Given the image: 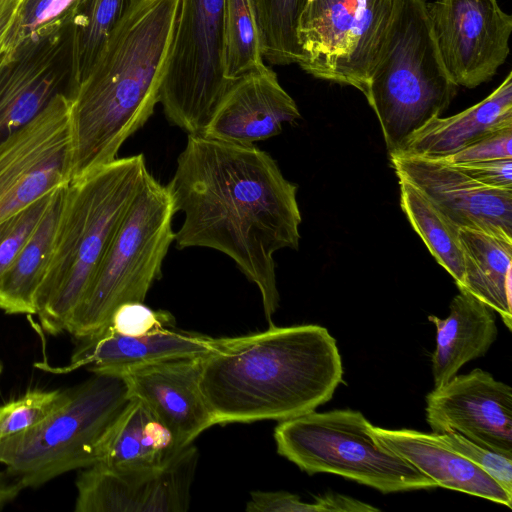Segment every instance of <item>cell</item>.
<instances>
[{
  "instance_id": "44dd1931",
  "label": "cell",
  "mask_w": 512,
  "mask_h": 512,
  "mask_svg": "<svg viewBox=\"0 0 512 512\" xmlns=\"http://www.w3.org/2000/svg\"><path fill=\"white\" fill-rule=\"evenodd\" d=\"M506 127H512L511 72L486 98L456 115L434 118L390 155L441 159Z\"/></svg>"
},
{
  "instance_id": "277c9868",
  "label": "cell",
  "mask_w": 512,
  "mask_h": 512,
  "mask_svg": "<svg viewBox=\"0 0 512 512\" xmlns=\"http://www.w3.org/2000/svg\"><path fill=\"white\" fill-rule=\"evenodd\" d=\"M148 172L140 153L116 158L66 185L51 257L35 301L47 333L66 331Z\"/></svg>"
},
{
  "instance_id": "7c38bea8",
  "label": "cell",
  "mask_w": 512,
  "mask_h": 512,
  "mask_svg": "<svg viewBox=\"0 0 512 512\" xmlns=\"http://www.w3.org/2000/svg\"><path fill=\"white\" fill-rule=\"evenodd\" d=\"M436 44L455 84L468 89L490 81L505 63L512 16L498 0L427 2Z\"/></svg>"
},
{
  "instance_id": "d4e9b609",
  "label": "cell",
  "mask_w": 512,
  "mask_h": 512,
  "mask_svg": "<svg viewBox=\"0 0 512 512\" xmlns=\"http://www.w3.org/2000/svg\"><path fill=\"white\" fill-rule=\"evenodd\" d=\"M66 185L57 190L45 215L0 280V309L7 314L36 315V295L51 257Z\"/></svg>"
},
{
  "instance_id": "83f0119b",
  "label": "cell",
  "mask_w": 512,
  "mask_h": 512,
  "mask_svg": "<svg viewBox=\"0 0 512 512\" xmlns=\"http://www.w3.org/2000/svg\"><path fill=\"white\" fill-rule=\"evenodd\" d=\"M263 59L273 65L300 64L297 26L305 0H251Z\"/></svg>"
},
{
  "instance_id": "ba28073f",
  "label": "cell",
  "mask_w": 512,
  "mask_h": 512,
  "mask_svg": "<svg viewBox=\"0 0 512 512\" xmlns=\"http://www.w3.org/2000/svg\"><path fill=\"white\" fill-rule=\"evenodd\" d=\"M371 425L356 410H314L279 421L274 439L278 454L309 475H340L384 494L438 487L376 439Z\"/></svg>"
},
{
  "instance_id": "f35d334b",
  "label": "cell",
  "mask_w": 512,
  "mask_h": 512,
  "mask_svg": "<svg viewBox=\"0 0 512 512\" xmlns=\"http://www.w3.org/2000/svg\"><path fill=\"white\" fill-rule=\"evenodd\" d=\"M23 486L6 471L0 472V509L14 500Z\"/></svg>"
},
{
  "instance_id": "4316f807",
  "label": "cell",
  "mask_w": 512,
  "mask_h": 512,
  "mask_svg": "<svg viewBox=\"0 0 512 512\" xmlns=\"http://www.w3.org/2000/svg\"><path fill=\"white\" fill-rule=\"evenodd\" d=\"M399 187L400 205L413 229L457 287H461L464 264L460 229L409 182L399 179Z\"/></svg>"
},
{
  "instance_id": "8fae6325",
  "label": "cell",
  "mask_w": 512,
  "mask_h": 512,
  "mask_svg": "<svg viewBox=\"0 0 512 512\" xmlns=\"http://www.w3.org/2000/svg\"><path fill=\"white\" fill-rule=\"evenodd\" d=\"M70 104L58 94L0 141V223L71 181Z\"/></svg>"
},
{
  "instance_id": "cb8c5ba5",
  "label": "cell",
  "mask_w": 512,
  "mask_h": 512,
  "mask_svg": "<svg viewBox=\"0 0 512 512\" xmlns=\"http://www.w3.org/2000/svg\"><path fill=\"white\" fill-rule=\"evenodd\" d=\"M76 512H166L161 470L126 475L99 463L80 469L76 479Z\"/></svg>"
},
{
  "instance_id": "9c48e42d",
  "label": "cell",
  "mask_w": 512,
  "mask_h": 512,
  "mask_svg": "<svg viewBox=\"0 0 512 512\" xmlns=\"http://www.w3.org/2000/svg\"><path fill=\"white\" fill-rule=\"evenodd\" d=\"M223 57L224 0H180L158 103L188 135L203 133L232 85Z\"/></svg>"
},
{
  "instance_id": "3957f363",
  "label": "cell",
  "mask_w": 512,
  "mask_h": 512,
  "mask_svg": "<svg viewBox=\"0 0 512 512\" xmlns=\"http://www.w3.org/2000/svg\"><path fill=\"white\" fill-rule=\"evenodd\" d=\"M180 0H141L70 98L71 180L118 158L153 114Z\"/></svg>"
},
{
  "instance_id": "603a6c76",
  "label": "cell",
  "mask_w": 512,
  "mask_h": 512,
  "mask_svg": "<svg viewBox=\"0 0 512 512\" xmlns=\"http://www.w3.org/2000/svg\"><path fill=\"white\" fill-rule=\"evenodd\" d=\"M464 275L462 286L483 301L512 328V240L460 229Z\"/></svg>"
},
{
  "instance_id": "6da1fadb",
  "label": "cell",
  "mask_w": 512,
  "mask_h": 512,
  "mask_svg": "<svg viewBox=\"0 0 512 512\" xmlns=\"http://www.w3.org/2000/svg\"><path fill=\"white\" fill-rule=\"evenodd\" d=\"M176 212L178 249L204 247L230 257L261 294L271 325L279 307L274 254L298 249L301 214L297 186L269 153L189 134L166 185Z\"/></svg>"
},
{
  "instance_id": "e575fe53",
  "label": "cell",
  "mask_w": 512,
  "mask_h": 512,
  "mask_svg": "<svg viewBox=\"0 0 512 512\" xmlns=\"http://www.w3.org/2000/svg\"><path fill=\"white\" fill-rule=\"evenodd\" d=\"M512 127L490 132L458 152L439 160L450 164L512 158Z\"/></svg>"
},
{
  "instance_id": "f546056e",
  "label": "cell",
  "mask_w": 512,
  "mask_h": 512,
  "mask_svg": "<svg viewBox=\"0 0 512 512\" xmlns=\"http://www.w3.org/2000/svg\"><path fill=\"white\" fill-rule=\"evenodd\" d=\"M83 0H24L8 41L7 56L69 31Z\"/></svg>"
},
{
  "instance_id": "4dcf8cb0",
  "label": "cell",
  "mask_w": 512,
  "mask_h": 512,
  "mask_svg": "<svg viewBox=\"0 0 512 512\" xmlns=\"http://www.w3.org/2000/svg\"><path fill=\"white\" fill-rule=\"evenodd\" d=\"M66 389L31 390L0 405V441L42 422L64 400Z\"/></svg>"
},
{
  "instance_id": "74e56055",
  "label": "cell",
  "mask_w": 512,
  "mask_h": 512,
  "mask_svg": "<svg viewBox=\"0 0 512 512\" xmlns=\"http://www.w3.org/2000/svg\"><path fill=\"white\" fill-rule=\"evenodd\" d=\"M24 0H0V62L8 52V41Z\"/></svg>"
},
{
  "instance_id": "2e32d148",
  "label": "cell",
  "mask_w": 512,
  "mask_h": 512,
  "mask_svg": "<svg viewBox=\"0 0 512 512\" xmlns=\"http://www.w3.org/2000/svg\"><path fill=\"white\" fill-rule=\"evenodd\" d=\"M203 356L174 358L116 373L127 381L131 396L150 409L182 448L215 425L200 386Z\"/></svg>"
},
{
  "instance_id": "836d02e7",
  "label": "cell",
  "mask_w": 512,
  "mask_h": 512,
  "mask_svg": "<svg viewBox=\"0 0 512 512\" xmlns=\"http://www.w3.org/2000/svg\"><path fill=\"white\" fill-rule=\"evenodd\" d=\"M171 327H175V319L170 312L153 310L143 302H128L115 309L105 328L121 335L139 336Z\"/></svg>"
},
{
  "instance_id": "d590c367",
  "label": "cell",
  "mask_w": 512,
  "mask_h": 512,
  "mask_svg": "<svg viewBox=\"0 0 512 512\" xmlns=\"http://www.w3.org/2000/svg\"><path fill=\"white\" fill-rule=\"evenodd\" d=\"M248 512H329L328 495L302 502L298 495L286 491H253L247 502Z\"/></svg>"
},
{
  "instance_id": "ab89813d",
  "label": "cell",
  "mask_w": 512,
  "mask_h": 512,
  "mask_svg": "<svg viewBox=\"0 0 512 512\" xmlns=\"http://www.w3.org/2000/svg\"><path fill=\"white\" fill-rule=\"evenodd\" d=\"M2 370H3V366H2V363H1V361H0V375H1V373H2Z\"/></svg>"
},
{
  "instance_id": "ac0fdd59",
  "label": "cell",
  "mask_w": 512,
  "mask_h": 512,
  "mask_svg": "<svg viewBox=\"0 0 512 512\" xmlns=\"http://www.w3.org/2000/svg\"><path fill=\"white\" fill-rule=\"evenodd\" d=\"M222 338L197 332L163 328L139 336H126L108 328L81 339L65 366L36 364L54 374H66L85 367L91 373L116 374L124 370L164 360L203 356L216 349Z\"/></svg>"
},
{
  "instance_id": "8d00e7d4",
  "label": "cell",
  "mask_w": 512,
  "mask_h": 512,
  "mask_svg": "<svg viewBox=\"0 0 512 512\" xmlns=\"http://www.w3.org/2000/svg\"><path fill=\"white\" fill-rule=\"evenodd\" d=\"M452 165L485 186L512 190V158Z\"/></svg>"
},
{
  "instance_id": "5bb4252c",
  "label": "cell",
  "mask_w": 512,
  "mask_h": 512,
  "mask_svg": "<svg viewBox=\"0 0 512 512\" xmlns=\"http://www.w3.org/2000/svg\"><path fill=\"white\" fill-rule=\"evenodd\" d=\"M398 177L417 188L459 229L512 240V190L485 186L439 159L390 155Z\"/></svg>"
},
{
  "instance_id": "30bf717a",
  "label": "cell",
  "mask_w": 512,
  "mask_h": 512,
  "mask_svg": "<svg viewBox=\"0 0 512 512\" xmlns=\"http://www.w3.org/2000/svg\"><path fill=\"white\" fill-rule=\"evenodd\" d=\"M400 1L305 0L297 26L299 66L365 96Z\"/></svg>"
},
{
  "instance_id": "9a60e30c",
  "label": "cell",
  "mask_w": 512,
  "mask_h": 512,
  "mask_svg": "<svg viewBox=\"0 0 512 512\" xmlns=\"http://www.w3.org/2000/svg\"><path fill=\"white\" fill-rule=\"evenodd\" d=\"M69 31L22 47L0 62V141L68 95Z\"/></svg>"
},
{
  "instance_id": "484cf974",
  "label": "cell",
  "mask_w": 512,
  "mask_h": 512,
  "mask_svg": "<svg viewBox=\"0 0 512 512\" xmlns=\"http://www.w3.org/2000/svg\"><path fill=\"white\" fill-rule=\"evenodd\" d=\"M141 0H83L69 29L68 97L85 79L113 31Z\"/></svg>"
},
{
  "instance_id": "8992f818",
  "label": "cell",
  "mask_w": 512,
  "mask_h": 512,
  "mask_svg": "<svg viewBox=\"0 0 512 512\" xmlns=\"http://www.w3.org/2000/svg\"><path fill=\"white\" fill-rule=\"evenodd\" d=\"M131 399L122 375L93 373L37 426L1 440L0 464L23 488L91 466Z\"/></svg>"
},
{
  "instance_id": "ffe728a7",
  "label": "cell",
  "mask_w": 512,
  "mask_h": 512,
  "mask_svg": "<svg viewBox=\"0 0 512 512\" xmlns=\"http://www.w3.org/2000/svg\"><path fill=\"white\" fill-rule=\"evenodd\" d=\"M183 449L150 409L132 397L104 440L96 463L120 474L149 475L165 468Z\"/></svg>"
},
{
  "instance_id": "5b68a950",
  "label": "cell",
  "mask_w": 512,
  "mask_h": 512,
  "mask_svg": "<svg viewBox=\"0 0 512 512\" xmlns=\"http://www.w3.org/2000/svg\"><path fill=\"white\" fill-rule=\"evenodd\" d=\"M457 91L440 56L427 2L401 0L365 95L389 155L440 117Z\"/></svg>"
},
{
  "instance_id": "7402d4cb",
  "label": "cell",
  "mask_w": 512,
  "mask_h": 512,
  "mask_svg": "<svg viewBox=\"0 0 512 512\" xmlns=\"http://www.w3.org/2000/svg\"><path fill=\"white\" fill-rule=\"evenodd\" d=\"M449 315L428 316L436 328L432 354L434 387L454 377L467 362L484 356L497 338L494 310L465 289L452 299Z\"/></svg>"
},
{
  "instance_id": "52a82bcc",
  "label": "cell",
  "mask_w": 512,
  "mask_h": 512,
  "mask_svg": "<svg viewBox=\"0 0 512 512\" xmlns=\"http://www.w3.org/2000/svg\"><path fill=\"white\" fill-rule=\"evenodd\" d=\"M176 213L167 186L150 172L117 226L98 269L66 331L81 340L102 331L115 309L144 302L162 275V264L175 240Z\"/></svg>"
},
{
  "instance_id": "1f68e13d",
  "label": "cell",
  "mask_w": 512,
  "mask_h": 512,
  "mask_svg": "<svg viewBox=\"0 0 512 512\" xmlns=\"http://www.w3.org/2000/svg\"><path fill=\"white\" fill-rule=\"evenodd\" d=\"M59 188L0 223V280L45 215Z\"/></svg>"
},
{
  "instance_id": "f1b7e54d",
  "label": "cell",
  "mask_w": 512,
  "mask_h": 512,
  "mask_svg": "<svg viewBox=\"0 0 512 512\" xmlns=\"http://www.w3.org/2000/svg\"><path fill=\"white\" fill-rule=\"evenodd\" d=\"M223 60L232 83L265 66L251 0H224Z\"/></svg>"
},
{
  "instance_id": "d6986e66",
  "label": "cell",
  "mask_w": 512,
  "mask_h": 512,
  "mask_svg": "<svg viewBox=\"0 0 512 512\" xmlns=\"http://www.w3.org/2000/svg\"><path fill=\"white\" fill-rule=\"evenodd\" d=\"M373 436L434 480L438 487L461 491L511 507L512 495L488 473L440 444L433 433L391 430L371 425Z\"/></svg>"
},
{
  "instance_id": "4fadbf2b",
  "label": "cell",
  "mask_w": 512,
  "mask_h": 512,
  "mask_svg": "<svg viewBox=\"0 0 512 512\" xmlns=\"http://www.w3.org/2000/svg\"><path fill=\"white\" fill-rule=\"evenodd\" d=\"M425 413L433 433L456 432L512 458V389L489 372L476 368L434 387Z\"/></svg>"
},
{
  "instance_id": "e0dca14e",
  "label": "cell",
  "mask_w": 512,
  "mask_h": 512,
  "mask_svg": "<svg viewBox=\"0 0 512 512\" xmlns=\"http://www.w3.org/2000/svg\"><path fill=\"white\" fill-rule=\"evenodd\" d=\"M298 118L296 102L265 65L232 83L201 135L250 145L278 135L283 123Z\"/></svg>"
},
{
  "instance_id": "d6a6232c",
  "label": "cell",
  "mask_w": 512,
  "mask_h": 512,
  "mask_svg": "<svg viewBox=\"0 0 512 512\" xmlns=\"http://www.w3.org/2000/svg\"><path fill=\"white\" fill-rule=\"evenodd\" d=\"M433 436L440 444L480 467L512 495L511 457L484 448L456 432L433 433Z\"/></svg>"
},
{
  "instance_id": "7a4b0ae2",
  "label": "cell",
  "mask_w": 512,
  "mask_h": 512,
  "mask_svg": "<svg viewBox=\"0 0 512 512\" xmlns=\"http://www.w3.org/2000/svg\"><path fill=\"white\" fill-rule=\"evenodd\" d=\"M343 381L336 340L319 325L223 337L204 355L200 386L214 424L283 421L328 402Z\"/></svg>"
}]
</instances>
